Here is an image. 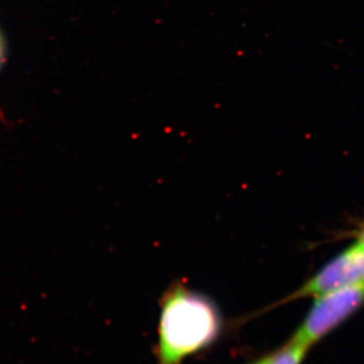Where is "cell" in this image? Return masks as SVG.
<instances>
[{"label": "cell", "instance_id": "cell-5", "mask_svg": "<svg viewBox=\"0 0 364 364\" xmlns=\"http://www.w3.org/2000/svg\"><path fill=\"white\" fill-rule=\"evenodd\" d=\"M250 364H267V358L265 356V357H263V358H261L259 360H257V361H255L253 363H250Z\"/></svg>", "mask_w": 364, "mask_h": 364}, {"label": "cell", "instance_id": "cell-3", "mask_svg": "<svg viewBox=\"0 0 364 364\" xmlns=\"http://www.w3.org/2000/svg\"><path fill=\"white\" fill-rule=\"evenodd\" d=\"M360 283H364V247L357 243L333 258L287 299L318 297Z\"/></svg>", "mask_w": 364, "mask_h": 364}, {"label": "cell", "instance_id": "cell-1", "mask_svg": "<svg viewBox=\"0 0 364 364\" xmlns=\"http://www.w3.org/2000/svg\"><path fill=\"white\" fill-rule=\"evenodd\" d=\"M224 330L217 303L185 281L169 285L160 299L156 364H183L214 345Z\"/></svg>", "mask_w": 364, "mask_h": 364}, {"label": "cell", "instance_id": "cell-2", "mask_svg": "<svg viewBox=\"0 0 364 364\" xmlns=\"http://www.w3.org/2000/svg\"><path fill=\"white\" fill-rule=\"evenodd\" d=\"M364 303V283L316 297L313 307L290 341L311 348L353 315Z\"/></svg>", "mask_w": 364, "mask_h": 364}, {"label": "cell", "instance_id": "cell-4", "mask_svg": "<svg viewBox=\"0 0 364 364\" xmlns=\"http://www.w3.org/2000/svg\"><path fill=\"white\" fill-rule=\"evenodd\" d=\"M309 348L288 341L278 351L267 355V364H301Z\"/></svg>", "mask_w": 364, "mask_h": 364}, {"label": "cell", "instance_id": "cell-6", "mask_svg": "<svg viewBox=\"0 0 364 364\" xmlns=\"http://www.w3.org/2000/svg\"><path fill=\"white\" fill-rule=\"evenodd\" d=\"M358 243L359 244H361L363 247H364V229L361 231L360 233V236H359V240H358Z\"/></svg>", "mask_w": 364, "mask_h": 364}, {"label": "cell", "instance_id": "cell-7", "mask_svg": "<svg viewBox=\"0 0 364 364\" xmlns=\"http://www.w3.org/2000/svg\"><path fill=\"white\" fill-rule=\"evenodd\" d=\"M0 59H1V47H0Z\"/></svg>", "mask_w": 364, "mask_h": 364}]
</instances>
